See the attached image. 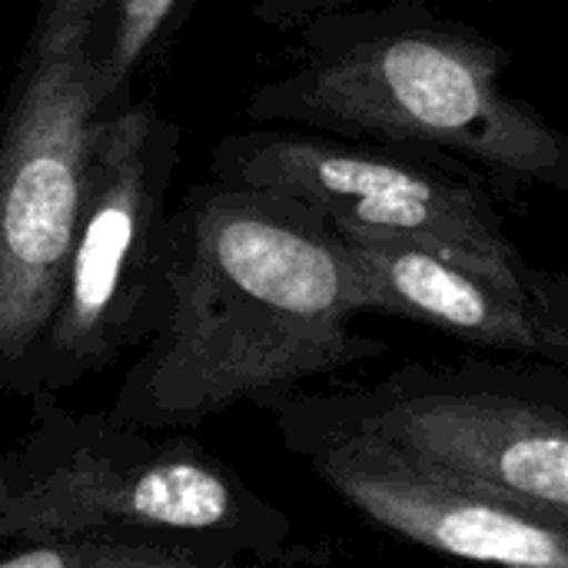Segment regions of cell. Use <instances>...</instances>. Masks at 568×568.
<instances>
[{
  "label": "cell",
  "mask_w": 568,
  "mask_h": 568,
  "mask_svg": "<svg viewBox=\"0 0 568 568\" xmlns=\"http://www.w3.org/2000/svg\"><path fill=\"white\" fill-rule=\"evenodd\" d=\"M180 150V123L150 100H130L93 123L83 203L30 396L80 386L163 326Z\"/></svg>",
  "instance_id": "8992f818"
},
{
  "label": "cell",
  "mask_w": 568,
  "mask_h": 568,
  "mask_svg": "<svg viewBox=\"0 0 568 568\" xmlns=\"http://www.w3.org/2000/svg\"><path fill=\"white\" fill-rule=\"evenodd\" d=\"M210 176L280 193L339 233L416 243L499 280L536 273L483 190L396 146L320 130H246L213 143Z\"/></svg>",
  "instance_id": "52a82bcc"
},
{
  "label": "cell",
  "mask_w": 568,
  "mask_h": 568,
  "mask_svg": "<svg viewBox=\"0 0 568 568\" xmlns=\"http://www.w3.org/2000/svg\"><path fill=\"white\" fill-rule=\"evenodd\" d=\"M87 23L90 0H37L0 106V389L27 399L100 120Z\"/></svg>",
  "instance_id": "5b68a950"
},
{
  "label": "cell",
  "mask_w": 568,
  "mask_h": 568,
  "mask_svg": "<svg viewBox=\"0 0 568 568\" xmlns=\"http://www.w3.org/2000/svg\"><path fill=\"white\" fill-rule=\"evenodd\" d=\"M293 33V67L250 90V120L459 160L506 186L568 190V136L503 87L509 57L483 30L426 0H383Z\"/></svg>",
  "instance_id": "7a4b0ae2"
},
{
  "label": "cell",
  "mask_w": 568,
  "mask_h": 568,
  "mask_svg": "<svg viewBox=\"0 0 568 568\" xmlns=\"http://www.w3.org/2000/svg\"><path fill=\"white\" fill-rule=\"evenodd\" d=\"M183 433L30 396L27 433L0 449V542L146 529L290 562V516Z\"/></svg>",
  "instance_id": "3957f363"
},
{
  "label": "cell",
  "mask_w": 568,
  "mask_h": 568,
  "mask_svg": "<svg viewBox=\"0 0 568 568\" xmlns=\"http://www.w3.org/2000/svg\"><path fill=\"white\" fill-rule=\"evenodd\" d=\"M263 409L280 439L363 443L568 529V376L552 366L409 363L373 383L300 386Z\"/></svg>",
  "instance_id": "277c9868"
},
{
  "label": "cell",
  "mask_w": 568,
  "mask_h": 568,
  "mask_svg": "<svg viewBox=\"0 0 568 568\" xmlns=\"http://www.w3.org/2000/svg\"><path fill=\"white\" fill-rule=\"evenodd\" d=\"M339 233L306 206L210 176L170 213V313L140 346L110 416L150 429L200 423L383 356Z\"/></svg>",
  "instance_id": "6da1fadb"
},
{
  "label": "cell",
  "mask_w": 568,
  "mask_h": 568,
  "mask_svg": "<svg viewBox=\"0 0 568 568\" xmlns=\"http://www.w3.org/2000/svg\"><path fill=\"white\" fill-rule=\"evenodd\" d=\"M236 552L200 539L146 529H97L73 536L0 542V568H240Z\"/></svg>",
  "instance_id": "8fae6325"
},
{
  "label": "cell",
  "mask_w": 568,
  "mask_h": 568,
  "mask_svg": "<svg viewBox=\"0 0 568 568\" xmlns=\"http://www.w3.org/2000/svg\"><path fill=\"white\" fill-rule=\"evenodd\" d=\"M196 0H90L87 70L100 116L126 106L133 87L180 37Z\"/></svg>",
  "instance_id": "30bf717a"
},
{
  "label": "cell",
  "mask_w": 568,
  "mask_h": 568,
  "mask_svg": "<svg viewBox=\"0 0 568 568\" xmlns=\"http://www.w3.org/2000/svg\"><path fill=\"white\" fill-rule=\"evenodd\" d=\"M283 446L369 526L419 549L476 562L568 568V529L456 476L333 436H286Z\"/></svg>",
  "instance_id": "ba28073f"
},
{
  "label": "cell",
  "mask_w": 568,
  "mask_h": 568,
  "mask_svg": "<svg viewBox=\"0 0 568 568\" xmlns=\"http://www.w3.org/2000/svg\"><path fill=\"white\" fill-rule=\"evenodd\" d=\"M339 240L356 266L366 313L399 316L568 376V273L499 280L416 243L356 233Z\"/></svg>",
  "instance_id": "9c48e42d"
},
{
  "label": "cell",
  "mask_w": 568,
  "mask_h": 568,
  "mask_svg": "<svg viewBox=\"0 0 568 568\" xmlns=\"http://www.w3.org/2000/svg\"><path fill=\"white\" fill-rule=\"evenodd\" d=\"M363 3H383V0H256L253 3V17L263 27H273L280 33H293L300 23L320 17V13H333V10H346V7H363Z\"/></svg>",
  "instance_id": "7c38bea8"
}]
</instances>
